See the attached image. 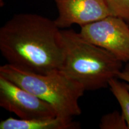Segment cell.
<instances>
[{
    "label": "cell",
    "instance_id": "1",
    "mask_svg": "<svg viewBox=\"0 0 129 129\" xmlns=\"http://www.w3.org/2000/svg\"><path fill=\"white\" fill-rule=\"evenodd\" d=\"M54 20L32 13L15 14L0 28V51L8 63L38 74L60 70L63 48Z\"/></svg>",
    "mask_w": 129,
    "mask_h": 129
},
{
    "label": "cell",
    "instance_id": "2",
    "mask_svg": "<svg viewBox=\"0 0 129 129\" xmlns=\"http://www.w3.org/2000/svg\"><path fill=\"white\" fill-rule=\"evenodd\" d=\"M63 60L60 71L82 85L85 91L107 87L117 78L122 62L104 48L81 37L73 29H60Z\"/></svg>",
    "mask_w": 129,
    "mask_h": 129
},
{
    "label": "cell",
    "instance_id": "3",
    "mask_svg": "<svg viewBox=\"0 0 129 129\" xmlns=\"http://www.w3.org/2000/svg\"><path fill=\"white\" fill-rule=\"evenodd\" d=\"M0 75L51 105L60 118L72 121L81 114L79 100L85 88L60 70L38 74L7 63L0 67Z\"/></svg>",
    "mask_w": 129,
    "mask_h": 129
},
{
    "label": "cell",
    "instance_id": "4",
    "mask_svg": "<svg viewBox=\"0 0 129 129\" xmlns=\"http://www.w3.org/2000/svg\"><path fill=\"white\" fill-rule=\"evenodd\" d=\"M123 19L111 15L81 26L80 35L104 48L121 62L129 63V26Z\"/></svg>",
    "mask_w": 129,
    "mask_h": 129
},
{
    "label": "cell",
    "instance_id": "5",
    "mask_svg": "<svg viewBox=\"0 0 129 129\" xmlns=\"http://www.w3.org/2000/svg\"><path fill=\"white\" fill-rule=\"evenodd\" d=\"M0 106L21 119L57 117L51 105L1 75Z\"/></svg>",
    "mask_w": 129,
    "mask_h": 129
},
{
    "label": "cell",
    "instance_id": "6",
    "mask_svg": "<svg viewBox=\"0 0 129 129\" xmlns=\"http://www.w3.org/2000/svg\"><path fill=\"white\" fill-rule=\"evenodd\" d=\"M58 16L54 22L60 29L76 24L80 26L112 15L105 0H54Z\"/></svg>",
    "mask_w": 129,
    "mask_h": 129
},
{
    "label": "cell",
    "instance_id": "7",
    "mask_svg": "<svg viewBox=\"0 0 129 129\" xmlns=\"http://www.w3.org/2000/svg\"><path fill=\"white\" fill-rule=\"evenodd\" d=\"M79 127L78 122L57 117L32 119L10 117L0 122V129H74Z\"/></svg>",
    "mask_w": 129,
    "mask_h": 129
},
{
    "label": "cell",
    "instance_id": "8",
    "mask_svg": "<svg viewBox=\"0 0 129 129\" xmlns=\"http://www.w3.org/2000/svg\"><path fill=\"white\" fill-rule=\"evenodd\" d=\"M108 86L112 94L120 104L121 113L129 129V90L126 84L121 82L118 80V78H113L109 80Z\"/></svg>",
    "mask_w": 129,
    "mask_h": 129
},
{
    "label": "cell",
    "instance_id": "9",
    "mask_svg": "<svg viewBox=\"0 0 129 129\" xmlns=\"http://www.w3.org/2000/svg\"><path fill=\"white\" fill-rule=\"evenodd\" d=\"M99 127L101 129H128L123 115L117 111L103 116L100 121Z\"/></svg>",
    "mask_w": 129,
    "mask_h": 129
},
{
    "label": "cell",
    "instance_id": "10",
    "mask_svg": "<svg viewBox=\"0 0 129 129\" xmlns=\"http://www.w3.org/2000/svg\"><path fill=\"white\" fill-rule=\"evenodd\" d=\"M111 13L129 23V0H105Z\"/></svg>",
    "mask_w": 129,
    "mask_h": 129
},
{
    "label": "cell",
    "instance_id": "11",
    "mask_svg": "<svg viewBox=\"0 0 129 129\" xmlns=\"http://www.w3.org/2000/svg\"><path fill=\"white\" fill-rule=\"evenodd\" d=\"M117 78L124 81L129 90V63H127L124 68L121 71L118 75Z\"/></svg>",
    "mask_w": 129,
    "mask_h": 129
},
{
    "label": "cell",
    "instance_id": "12",
    "mask_svg": "<svg viewBox=\"0 0 129 129\" xmlns=\"http://www.w3.org/2000/svg\"><path fill=\"white\" fill-rule=\"evenodd\" d=\"M0 6H1V7L4 6V1L3 0H0Z\"/></svg>",
    "mask_w": 129,
    "mask_h": 129
}]
</instances>
